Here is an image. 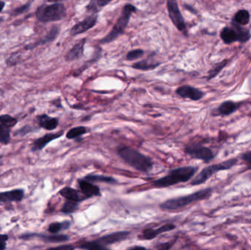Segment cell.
<instances>
[{
	"label": "cell",
	"mask_w": 251,
	"mask_h": 250,
	"mask_svg": "<svg viewBox=\"0 0 251 250\" xmlns=\"http://www.w3.org/2000/svg\"><path fill=\"white\" fill-rule=\"evenodd\" d=\"M118 154L130 167L142 173H149L153 168V162L151 159L134 148L122 147L118 150Z\"/></svg>",
	"instance_id": "6da1fadb"
},
{
	"label": "cell",
	"mask_w": 251,
	"mask_h": 250,
	"mask_svg": "<svg viewBox=\"0 0 251 250\" xmlns=\"http://www.w3.org/2000/svg\"><path fill=\"white\" fill-rule=\"evenodd\" d=\"M213 189L212 188L201 189L194 193L179 198L167 200L159 205L162 211H177L182 209L194 203L199 202L208 199L212 195Z\"/></svg>",
	"instance_id": "7a4b0ae2"
},
{
	"label": "cell",
	"mask_w": 251,
	"mask_h": 250,
	"mask_svg": "<svg viewBox=\"0 0 251 250\" xmlns=\"http://www.w3.org/2000/svg\"><path fill=\"white\" fill-rule=\"evenodd\" d=\"M198 171V167L193 166L173 169L167 176L154 181L152 183L155 188H167L178 183H185L193 179Z\"/></svg>",
	"instance_id": "3957f363"
},
{
	"label": "cell",
	"mask_w": 251,
	"mask_h": 250,
	"mask_svg": "<svg viewBox=\"0 0 251 250\" xmlns=\"http://www.w3.org/2000/svg\"><path fill=\"white\" fill-rule=\"evenodd\" d=\"M136 10L137 9H136L135 6L133 4H125L122 13H121L120 17L118 19L116 24L113 26L112 30L100 41V43L102 44H110L122 35L125 32L131 15L136 12Z\"/></svg>",
	"instance_id": "277c9868"
},
{
	"label": "cell",
	"mask_w": 251,
	"mask_h": 250,
	"mask_svg": "<svg viewBox=\"0 0 251 250\" xmlns=\"http://www.w3.org/2000/svg\"><path fill=\"white\" fill-rule=\"evenodd\" d=\"M37 19L43 23L58 22L66 16V8L63 3L43 4L37 9Z\"/></svg>",
	"instance_id": "5b68a950"
},
{
	"label": "cell",
	"mask_w": 251,
	"mask_h": 250,
	"mask_svg": "<svg viewBox=\"0 0 251 250\" xmlns=\"http://www.w3.org/2000/svg\"><path fill=\"white\" fill-rule=\"evenodd\" d=\"M237 162H238L237 159H230L222 161V162L219 163V164H212V165L208 166V167L203 168L193 179V180L190 182V185L191 186H199V185L203 184V183H206L212 176L218 173V172L230 170L234 165H236Z\"/></svg>",
	"instance_id": "8992f818"
},
{
	"label": "cell",
	"mask_w": 251,
	"mask_h": 250,
	"mask_svg": "<svg viewBox=\"0 0 251 250\" xmlns=\"http://www.w3.org/2000/svg\"><path fill=\"white\" fill-rule=\"evenodd\" d=\"M221 39L226 44L239 42L246 43L251 38L250 32L247 29L243 28L241 25L232 22L231 27H224L221 32Z\"/></svg>",
	"instance_id": "52a82bcc"
},
{
	"label": "cell",
	"mask_w": 251,
	"mask_h": 250,
	"mask_svg": "<svg viewBox=\"0 0 251 250\" xmlns=\"http://www.w3.org/2000/svg\"><path fill=\"white\" fill-rule=\"evenodd\" d=\"M184 152L192 158L201 160L204 162H209L215 159L213 151L207 147L200 144H190L184 148Z\"/></svg>",
	"instance_id": "ba28073f"
},
{
	"label": "cell",
	"mask_w": 251,
	"mask_h": 250,
	"mask_svg": "<svg viewBox=\"0 0 251 250\" xmlns=\"http://www.w3.org/2000/svg\"><path fill=\"white\" fill-rule=\"evenodd\" d=\"M18 123L17 118L8 114L0 115V144L8 145L11 140V129Z\"/></svg>",
	"instance_id": "9c48e42d"
},
{
	"label": "cell",
	"mask_w": 251,
	"mask_h": 250,
	"mask_svg": "<svg viewBox=\"0 0 251 250\" xmlns=\"http://www.w3.org/2000/svg\"><path fill=\"white\" fill-rule=\"evenodd\" d=\"M167 9H168V14L171 18V22H173L174 26L178 30L185 32L187 31V27H186L184 18L178 7L177 0H167Z\"/></svg>",
	"instance_id": "30bf717a"
},
{
	"label": "cell",
	"mask_w": 251,
	"mask_h": 250,
	"mask_svg": "<svg viewBox=\"0 0 251 250\" xmlns=\"http://www.w3.org/2000/svg\"><path fill=\"white\" fill-rule=\"evenodd\" d=\"M129 235V231L115 232V233H110V234L105 235L102 237L99 238V239L94 240V242L107 250V247L114 245V244L119 243V242H123V241L127 239Z\"/></svg>",
	"instance_id": "8fae6325"
},
{
	"label": "cell",
	"mask_w": 251,
	"mask_h": 250,
	"mask_svg": "<svg viewBox=\"0 0 251 250\" xmlns=\"http://www.w3.org/2000/svg\"><path fill=\"white\" fill-rule=\"evenodd\" d=\"M97 20H98V15L97 13H94L73 26V27L71 29L70 35L72 36H76L87 32L97 24Z\"/></svg>",
	"instance_id": "7c38bea8"
},
{
	"label": "cell",
	"mask_w": 251,
	"mask_h": 250,
	"mask_svg": "<svg viewBox=\"0 0 251 250\" xmlns=\"http://www.w3.org/2000/svg\"><path fill=\"white\" fill-rule=\"evenodd\" d=\"M63 134H64V132L61 131V132H57V133L47 134L41 137L38 138L31 144V151L32 152L42 151L49 143L61 137Z\"/></svg>",
	"instance_id": "4fadbf2b"
},
{
	"label": "cell",
	"mask_w": 251,
	"mask_h": 250,
	"mask_svg": "<svg viewBox=\"0 0 251 250\" xmlns=\"http://www.w3.org/2000/svg\"><path fill=\"white\" fill-rule=\"evenodd\" d=\"M176 92L178 96L183 98H187L192 101H199L204 96L203 91L190 85H183L177 88Z\"/></svg>",
	"instance_id": "5bb4252c"
},
{
	"label": "cell",
	"mask_w": 251,
	"mask_h": 250,
	"mask_svg": "<svg viewBox=\"0 0 251 250\" xmlns=\"http://www.w3.org/2000/svg\"><path fill=\"white\" fill-rule=\"evenodd\" d=\"M175 228V225L171 224V223L164 225V226L159 227V228H146L142 233L141 236H140V239L147 241L152 240V239L157 237L159 235L166 233V232L171 231Z\"/></svg>",
	"instance_id": "9a60e30c"
},
{
	"label": "cell",
	"mask_w": 251,
	"mask_h": 250,
	"mask_svg": "<svg viewBox=\"0 0 251 250\" xmlns=\"http://www.w3.org/2000/svg\"><path fill=\"white\" fill-rule=\"evenodd\" d=\"M78 185L81 192L86 199L92 198L93 197H100L101 195V191L99 186H95L91 182H88L85 179H79Z\"/></svg>",
	"instance_id": "2e32d148"
},
{
	"label": "cell",
	"mask_w": 251,
	"mask_h": 250,
	"mask_svg": "<svg viewBox=\"0 0 251 250\" xmlns=\"http://www.w3.org/2000/svg\"><path fill=\"white\" fill-rule=\"evenodd\" d=\"M25 190L22 189H16L7 192H0V204L20 203L25 198Z\"/></svg>",
	"instance_id": "e0dca14e"
},
{
	"label": "cell",
	"mask_w": 251,
	"mask_h": 250,
	"mask_svg": "<svg viewBox=\"0 0 251 250\" xmlns=\"http://www.w3.org/2000/svg\"><path fill=\"white\" fill-rule=\"evenodd\" d=\"M38 126L47 131H53L57 129L59 125L58 119L51 117L47 114H39L37 116Z\"/></svg>",
	"instance_id": "ac0fdd59"
},
{
	"label": "cell",
	"mask_w": 251,
	"mask_h": 250,
	"mask_svg": "<svg viewBox=\"0 0 251 250\" xmlns=\"http://www.w3.org/2000/svg\"><path fill=\"white\" fill-rule=\"evenodd\" d=\"M85 43H86V38H83L77 44H75L73 48L66 54V60L67 61H74V60L81 58L83 56Z\"/></svg>",
	"instance_id": "d6986e66"
},
{
	"label": "cell",
	"mask_w": 251,
	"mask_h": 250,
	"mask_svg": "<svg viewBox=\"0 0 251 250\" xmlns=\"http://www.w3.org/2000/svg\"><path fill=\"white\" fill-rule=\"evenodd\" d=\"M40 238L41 240L44 241L46 243L58 244L63 243V242H68L69 240V236L67 235L63 234H52L44 235L37 234V233H31V237Z\"/></svg>",
	"instance_id": "ffe728a7"
},
{
	"label": "cell",
	"mask_w": 251,
	"mask_h": 250,
	"mask_svg": "<svg viewBox=\"0 0 251 250\" xmlns=\"http://www.w3.org/2000/svg\"><path fill=\"white\" fill-rule=\"evenodd\" d=\"M59 32H60V28L58 26H52L51 29H50V32L44 36V38H43L42 39L40 40L35 44H32V45H27L26 49L34 48L35 47L38 46V45H44V44H48V43L52 42L58 36Z\"/></svg>",
	"instance_id": "44dd1931"
},
{
	"label": "cell",
	"mask_w": 251,
	"mask_h": 250,
	"mask_svg": "<svg viewBox=\"0 0 251 250\" xmlns=\"http://www.w3.org/2000/svg\"><path fill=\"white\" fill-rule=\"evenodd\" d=\"M59 193L66 200H70V201H76V202L81 203L87 200L85 197L81 196L77 190L69 187V186H66V187L60 189Z\"/></svg>",
	"instance_id": "7402d4cb"
},
{
	"label": "cell",
	"mask_w": 251,
	"mask_h": 250,
	"mask_svg": "<svg viewBox=\"0 0 251 250\" xmlns=\"http://www.w3.org/2000/svg\"><path fill=\"white\" fill-rule=\"evenodd\" d=\"M240 107V104L234 102L232 101H226L223 102L221 105L218 107V113L223 116L230 115L235 113Z\"/></svg>",
	"instance_id": "603a6c76"
},
{
	"label": "cell",
	"mask_w": 251,
	"mask_h": 250,
	"mask_svg": "<svg viewBox=\"0 0 251 250\" xmlns=\"http://www.w3.org/2000/svg\"><path fill=\"white\" fill-rule=\"evenodd\" d=\"M85 180L94 183V182H100V183H109L114 184L117 183V181L111 176H102V175H88L83 178Z\"/></svg>",
	"instance_id": "cb8c5ba5"
},
{
	"label": "cell",
	"mask_w": 251,
	"mask_h": 250,
	"mask_svg": "<svg viewBox=\"0 0 251 250\" xmlns=\"http://www.w3.org/2000/svg\"><path fill=\"white\" fill-rule=\"evenodd\" d=\"M160 65V63H154V62L150 61L149 60H141L134 63L131 66L133 68L137 69L140 70H151L157 68Z\"/></svg>",
	"instance_id": "d4e9b609"
},
{
	"label": "cell",
	"mask_w": 251,
	"mask_h": 250,
	"mask_svg": "<svg viewBox=\"0 0 251 250\" xmlns=\"http://www.w3.org/2000/svg\"><path fill=\"white\" fill-rule=\"evenodd\" d=\"M234 22L241 26L248 24L250 22V13L248 10H239L234 18Z\"/></svg>",
	"instance_id": "484cf974"
},
{
	"label": "cell",
	"mask_w": 251,
	"mask_h": 250,
	"mask_svg": "<svg viewBox=\"0 0 251 250\" xmlns=\"http://www.w3.org/2000/svg\"><path fill=\"white\" fill-rule=\"evenodd\" d=\"M71 223L69 221L63 223H53L49 226L48 231L51 234H57L63 230H67L70 227Z\"/></svg>",
	"instance_id": "4316f807"
},
{
	"label": "cell",
	"mask_w": 251,
	"mask_h": 250,
	"mask_svg": "<svg viewBox=\"0 0 251 250\" xmlns=\"http://www.w3.org/2000/svg\"><path fill=\"white\" fill-rule=\"evenodd\" d=\"M88 132V129L85 126H76L72 128L66 134V138L69 139H75L85 135Z\"/></svg>",
	"instance_id": "83f0119b"
},
{
	"label": "cell",
	"mask_w": 251,
	"mask_h": 250,
	"mask_svg": "<svg viewBox=\"0 0 251 250\" xmlns=\"http://www.w3.org/2000/svg\"><path fill=\"white\" fill-rule=\"evenodd\" d=\"M79 203L67 200L63 204L61 212L65 214H71L75 213L79 208Z\"/></svg>",
	"instance_id": "f1b7e54d"
},
{
	"label": "cell",
	"mask_w": 251,
	"mask_h": 250,
	"mask_svg": "<svg viewBox=\"0 0 251 250\" xmlns=\"http://www.w3.org/2000/svg\"><path fill=\"white\" fill-rule=\"evenodd\" d=\"M77 248L82 250H107L103 247L100 246L98 244L96 243L94 241L91 242H86L85 243L82 244L77 247Z\"/></svg>",
	"instance_id": "f546056e"
},
{
	"label": "cell",
	"mask_w": 251,
	"mask_h": 250,
	"mask_svg": "<svg viewBox=\"0 0 251 250\" xmlns=\"http://www.w3.org/2000/svg\"><path fill=\"white\" fill-rule=\"evenodd\" d=\"M227 63H228V61H227V60H226V61L221 62V63L215 65V66H214L213 68H212V70H211L210 71H209L208 80H210V79L215 78V76H216L217 75H218V73H219L221 71V70H222V69L224 68V67H225Z\"/></svg>",
	"instance_id": "4dcf8cb0"
},
{
	"label": "cell",
	"mask_w": 251,
	"mask_h": 250,
	"mask_svg": "<svg viewBox=\"0 0 251 250\" xmlns=\"http://www.w3.org/2000/svg\"><path fill=\"white\" fill-rule=\"evenodd\" d=\"M38 130V129H37ZM35 129V128H34L33 126H30V125H25L23 127L19 129V130L16 131L14 133V136H26L28 134L32 133V132H35V131H37Z\"/></svg>",
	"instance_id": "1f68e13d"
},
{
	"label": "cell",
	"mask_w": 251,
	"mask_h": 250,
	"mask_svg": "<svg viewBox=\"0 0 251 250\" xmlns=\"http://www.w3.org/2000/svg\"><path fill=\"white\" fill-rule=\"evenodd\" d=\"M143 54H144L143 50L137 48V49L131 50V51H128L126 59V60H128V61H131V60H137V59L141 58Z\"/></svg>",
	"instance_id": "d6a6232c"
},
{
	"label": "cell",
	"mask_w": 251,
	"mask_h": 250,
	"mask_svg": "<svg viewBox=\"0 0 251 250\" xmlns=\"http://www.w3.org/2000/svg\"><path fill=\"white\" fill-rule=\"evenodd\" d=\"M241 159L242 160L246 163L248 168L251 169V151H247V152L242 154Z\"/></svg>",
	"instance_id": "836d02e7"
},
{
	"label": "cell",
	"mask_w": 251,
	"mask_h": 250,
	"mask_svg": "<svg viewBox=\"0 0 251 250\" xmlns=\"http://www.w3.org/2000/svg\"><path fill=\"white\" fill-rule=\"evenodd\" d=\"M98 7L97 1L96 0H91L90 1L89 4L87 5L86 10L89 12H93V13H96L98 11Z\"/></svg>",
	"instance_id": "e575fe53"
},
{
	"label": "cell",
	"mask_w": 251,
	"mask_h": 250,
	"mask_svg": "<svg viewBox=\"0 0 251 250\" xmlns=\"http://www.w3.org/2000/svg\"><path fill=\"white\" fill-rule=\"evenodd\" d=\"M8 239V235L0 234V250H4L7 248V242Z\"/></svg>",
	"instance_id": "d590c367"
},
{
	"label": "cell",
	"mask_w": 251,
	"mask_h": 250,
	"mask_svg": "<svg viewBox=\"0 0 251 250\" xmlns=\"http://www.w3.org/2000/svg\"><path fill=\"white\" fill-rule=\"evenodd\" d=\"M29 7V4H25V5L22 6V7H19V8H16V10H14V11H13V13H14L15 15L20 14V13H22L23 12H25V10H26Z\"/></svg>",
	"instance_id": "8d00e7d4"
},
{
	"label": "cell",
	"mask_w": 251,
	"mask_h": 250,
	"mask_svg": "<svg viewBox=\"0 0 251 250\" xmlns=\"http://www.w3.org/2000/svg\"><path fill=\"white\" fill-rule=\"evenodd\" d=\"M96 1H97L99 7H103L110 4L113 0H96Z\"/></svg>",
	"instance_id": "74e56055"
},
{
	"label": "cell",
	"mask_w": 251,
	"mask_h": 250,
	"mask_svg": "<svg viewBox=\"0 0 251 250\" xmlns=\"http://www.w3.org/2000/svg\"><path fill=\"white\" fill-rule=\"evenodd\" d=\"M75 247L72 245H62V246L56 247V248H50V250H74Z\"/></svg>",
	"instance_id": "f35d334b"
},
{
	"label": "cell",
	"mask_w": 251,
	"mask_h": 250,
	"mask_svg": "<svg viewBox=\"0 0 251 250\" xmlns=\"http://www.w3.org/2000/svg\"><path fill=\"white\" fill-rule=\"evenodd\" d=\"M176 242V240L174 242H168V243L164 244V245H160V247L157 248L158 249H163V250H168L170 248H171V247L174 245V242Z\"/></svg>",
	"instance_id": "ab89813d"
},
{
	"label": "cell",
	"mask_w": 251,
	"mask_h": 250,
	"mask_svg": "<svg viewBox=\"0 0 251 250\" xmlns=\"http://www.w3.org/2000/svg\"><path fill=\"white\" fill-rule=\"evenodd\" d=\"M4 5H5V2L3 1H0V13H1L3 9H4Z\"/></svg>",
	"instance_id": "60d3db41"
},
{
	"label": "cell",
	"mask_w": 251,
	"mask_h": 250,
	"mask_svg": "<svg viewBox=\"0 0 251 250\" xmlns=\"http://www.w3.org/2000/svg\"><path fill=\"white\" fill-rule=\"evenodd\" d=\"M50 2L57 3L59 1H64V0H48Z\"/></svg>",
	"instance_id": "b9f144b4"
},
{
	"label": "cell",
	"mask_w": 251,
	"mask_h": 250,
	"mask_svg": "<svg viewBox=\"0 0 251 250\" xmlns=\"http://www.w3.org/2000/svg\"><path fill=\"white\" fill-rule=\"evenodd\" d=\"M140 248H142V249H145L144 248H142V247H135V248H131V249H140Z\"/></svg>",
	"instance_id": "7bdbcfd3"
},
{
	"label": "cell",
	"mask_w": 251,
	"mask_h": 250,
	"mask_svg": "<svg viewBox=\"0 0 251 250\" xmlns=\"http://www.w3.org/2000/svg\"><path fill=\"white\" fill-rule=\"evenodd\" d=\"M0 205H1V204H0Z\"/></svg>",
	"instance_id": "ee69618b"
}]
</instances>
